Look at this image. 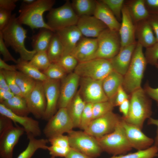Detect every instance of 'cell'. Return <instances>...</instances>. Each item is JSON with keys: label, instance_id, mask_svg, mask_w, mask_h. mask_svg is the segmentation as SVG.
<instances>
[{"label": "cell", "instance_id": "9", "mask_svg": "<svg viewBox=\"0 0 158 158\" xmlns=\"http://www.w3.org/2000/svg\"><path fill=\"white\" fill-rule=\"evenodd\" d=\"M97 39L98 47L95 59L110 60L119 52L121 42L119 32L107 28Z\"/></svg>", "mask_w": 158, "mask_h": 158}, {"label": "cell", "instance_id": "22", "mask_svg": "<svg viewBox=\"0 0 158 158\" xmlns=\"http://www.w3.org/2000/svg\"><path fill=\"white\" fill-rule=\"evenodd\" d=\"M57 34L63 47V55L71 54L83 35L76 25L57 30Z\"/></svg>", "mask_w": 158, "mask_h": 158}, {"label": "cell", "instance_id": "27", "mask_svg": "<svg viewBox=\"0 0 158 158\" xmlns=\"http://www.w3.org/2000/svg\"><path fill=\"white\" fill-rule=\"evenodd\" d=\"M86 104L78 91L66 108L68 114L73 123L74 128H79L81 115Z\"/></svg>", "mask_w": 158, "mask_h": 158}, {"label": "cell", "instance_id": "1", "mask_svg": "<svg viewBox=\"0 0 158 158\" xmlns=\"http://www.w3.org/2000/svg\"><path fill=\"white\" fill-rule=\"evenodd\" d=\"M27 32L18 21L15 13L12 15L7 26L0 31L7 47H11L19 54L21 59L29 61L36 52L33 50H29L25 47Z\"/></svg>", "mask_w": 158, "mask_h": 158}, {"label": "cell", "instance_id": "56", "mask_svg": "<svg viewBox=\"0 0 158 158\" xmlns=\"http://www.w3.org/2000/svg\"><path fill=\"white\" fill-rule=\"evenodd\" d=\"M65 158H93L80 152L71 148V150Z\"/></svg>", "mask_w": 158, "mask_h": 158}, {"label": "cell", "instance_id": "34", "mask_svg": "<svg viewBox=\"0 0 158 158\" xmlns=\"http://www.w3.org/2000/svg\"><path fill=\"white\" fill-rule=\"evenodd\" d=\"M63 47L57 34L55 32L47 51L51 63H56L63 55Z\"/></svg>", "mask_w": 158, "mask_h": 158}, {"label": "cell", "instance_id": "53", "mask_svg": "<svg viewBox=\"0 0 158 158\" xmlns=\"http://www.w3.org/2000/svg\"><path fill=\"white\" fill-rule=\"evenodd\" d=\"M145 2L150 14H158V0H145Z\"/></svg>", "mask_w": 158, "mask_h": 158}, {"label": "cell", "instance_id": "7", "mask_svg": "<svg viewBox=\"0 0 158 158\" xmlns=\"http://www.w3.org/2000/svg\"><path fill=\"white\" fill-rule=\"evenodd\" d=\"M71 147L93 158L103 152L97 139L84 131L72 130L68 133Z\"/></svg>", "mask_w": 158, "mask_h": 158}, {"label": "cell", "instance_id": "28", "mask_svg": "<svg viewBox=\"0 0 158 158\" xmlns=\"http://www.w3.org/2000/svg\"><path fill=\"white\" fill-rule=\"evenodd\" d=\"M126 5L134 23L147 20L150 13L146 6L145 0H135L128 1Z\"/></svg>", "mask_w": 158, "mask_h": 158}, {"label": "cell", "instance_id": "12", "mask_svg": "<svg viewBox=\"0 0 158 158\" xmlns=\"http://www.w3.org/2000/svg\"><path fill=\"white\" fill-rule=\"evenodd\" d=\"M121 118L118 115L110 111L93 119L84 131L96 138H99L113 131Z\"/></svg>", "mask_w": 158, "mask_h": 158}, {"label": "cell", "instance_id": "60", "mask_svg": "<svg viewBox=\"0 0 158 158\" xmlns=\"http://www.w3.org/2000/svg\"><path fill=\"white\" fill-rule=\"evenodd\" d=\"M0 89L11 91L4 76L1 70H0Z\"/></svg>", "mask_w": 158, "mask_h": 158}, {"label": "cell", "instance_id": "37", "mask_svg": "<svg viewBox=\"0 0 158 158\" xmlns=\"http://www.w3.org/2000/svg\"><path fill=\"white\" fill-rule=\"evenodd\" d=\"M29 61L30 64L43 72L45 70L51 63L47 51L36 52Z\"/></svg>", "mask_w": 158, "mask_h": 158}, {"label": "cell", "instance_id": "62", "mask_svg": "<svg viewBox=\"0 0 158 158\" xmlns=\"http://www.w3.org/2000/svg\"><path fill=\"white\" fill-rule=\"evenodd\" d=\"M55 158V157L54 156H51V157L50 158Z\"/></svg>", "mask_w": 158, "mask_h": 158}, {"label": "cell", "instance_id": "19", "mask_svg": "<svg viewBox=\"0 0 158 158\" xmlns=\"http://www.w3.org/2000/svg\"><path fill=\"white\" fill-rule=\"evenodd\" d=\"M0 114L10 118L15 123L20 124L24 129L27 136L32 135L34 137L39 136L42 134L39 122L31 117L17 115L0 104Z\"/></svg>", "mask_w": 158, "mask_h": 158}, {"label": "cell", "instance_id": "38", "mask_svg": "<svg viewBox=\"0 0 158 158\" xmlns=\"http://www.w3.org/2000/svg\"><path fill=\"white\" fill-rule=\"evenodd\" d=\"M42 72L48 79L54 80H61L67 74L57 63H51L49 67Z\"/></svg>", "mask_w": 158, "mask_h": 158}, {"label": "cell", "instance_id": "35", "mask_svg": "<svg viewBox=\"0 0 158 158\" xmlns=\"http://www.w3.org/2000/svg\"><path fill=\"white\" fill-rule=\"evenodd\" d=\"M16 83L25 98H26L34 88L36 80L19 71H16Z\"/></svg>", "mask_w": 158, "mask_h": 158}, {"label": "cell", "instance_id": "47", "mask_svg": "<svg viewBox=\"0 0 158 158\" xmlns=\"http://www.w3.org/2000/svg\"><path fill=\"white\" fill-rule=\"evenodd\" d=\"M2 35L0 32V52L3 57V60L5 61H11L16 63H17L16 60L11 54L7 48Z\"/></svg>", "mask_w": 158, "mask_h": 158}, {"label": "cell", "instance_id": "55", "mask_svg": "<svg viewBox=\"0 0 158 158\" xmlns=\"http://www.w3.org/2000/svg\"><path fill=\"white\" fill-rule=\"evenodd\" d=\"M119 107V111L123 115L122 117L124 118H126L128 116L129 109V99L125 100Z\"/></svg>", "mask_w": 158, "mask_h": 158}, {"label": "cell", "instance_id": "21", "mask_svg": "<svg viewBox=\"0 0 158 158\" xmlns=\"http://www.w3.org/2000/svg\"><path fill=\"white\" fill-rule=\"evenodd\" d=\"M97 38L83 37L71 54L82 62L95 59L97 49Z\"/></svg>", "mask_w": 158, "mask_h": 158}, {"label": "cell", "instance_id": "17", "mask_svg": "<svg viewBox=\"0 0 158 158\" xmlns=\"http://www.w3.org/2000/svg\"><path fill=\"white\" fill-rule=\"evenodd\" d=\"M61 83L60 80L50 79L43 82L47 102L43 119L49 120L56 112L60 96Z\"/></svg>", "mask_w": 158, "mask_h": 158}, {"label": "cell", "instance_id": "52", "mask_svg": "<svg viewBox=\"0 0 158 158\" xmlns=\"http://www.w3.org/2000/svg\"><path fill=\"white\" fill-rule=\"evenodd\" d=\"M18 0H0V9L11 12L16 8Z\"/></svg>", "mask_w": 158, "mask_h": 158}, {"label": "cell", "instance_id": "40", "mask_svg": "<svg viewBox=\"0 0 158 158\" xmlns=\"http://www.w3.org/2000/svg\"><path fill=\"white\" fill-rule=\"evenodd\" d=\"M56 63L68 74L74 71L78 62L73 55L68 54L63 55Z\"/></svg>", "mask_w": 158, "mask_h": 158}, {"label": "cell", "instance_id": "42", "mask_svg": "<svg viewBox=\"0 0 158 158\" xmlns=\"http://www.w3.org/2000/svg\"><path fill=\"white\" fill-rule=\"evenodd\" d=\"M109 8L118 21H121L123 0H101Z\"/></svg>", "mask_w": 158, "mask_h": 158}, {"label": "cell", "instance_id": "10", "mask_svg": "<svg viewBox=\"0 0 158 158\" xmlns=\"http://www.w3.org/2000/svg\"><path fill=\"white\" fill-rule=\"evenodd\" d=\"M43 132L48 139L54 136L67 133L74 128L66 108H60L48 121Z\"/></svg>", "mask_w": 158, "mask_h": 158}, {"label": "cell", "instance_id": "59", "mask_svg": "<svg viewBox=\"0 0 158 158\" xmlns=\"http://www.w3.org/2000/svg\"><path fill=\"white\" fill-rule=\"evenodd\" d=\"M147 124L150 125H154L157 127L156 134L154 140V145L158 146V119H155L151 117L148 120Z\"/></svg>", "mask_w": 158, "mask_h": 158}, {"label": "cell", "instance_id": "2", "mask_svg": "<svg viewBox=\"0 0 158 158\" xmlns=\"http://www.w3.org/2000/svg\"><path fill=\"white\" fill-rule=\"evenodd\" d=\"M55 2L54 0H36L30 5L23 4L17 20L22 25H27L32 30L47 29L54 32L44 21L43 15L45 12L53 8Z\"/></svg>", "mask_w": 158, "mask_h": 158}, {"label": "cell", "instance_id": "33", "mask_svg": "<svg viewBox=\"0 0 158 158\" xmlns=\"http://www.w3.org/2000/svg\"><path fill=\"white\" fill-rule=\"evenodd\" d=\"M72 6L79 17L93 16L95 12L97 1L94 0H73Z\"/></svg>", "mask_w": 158, "mask_h": 158}, {"label": "cell", "instance_id": "57", "mask_svg": "<svg viewBox=\"0 0 158 158\" xmlns=\"http://www.w3.org/2000/svg\"><path fill=\"white\" fill-rule=\"evenodd\" d=\"M14 95V94L11 91L0 89V103L11 99Z\"/></svg>", "mask_w": 158, "mask_h": 158}, {"label": "cell", "instance_id": "23", "mask_svg": "<svg viewBox=\"0 0 158 158\" xmlns=\"http://www.w3.org/2000/svg\"><path fill=\"white\" fill-rule=\"evenodd\" d=\"M136 43L121 47L118 53L110 60L114 70L124 76L130 63Z\"/></svg>", "mask_w": 158, "mask_h": 158}, {"label": "cell", "instance_id": "61", "mask_svg": "<svg viewBox=\"0 0 158 158\" xmlns=\"http://www.w3.org/2000/svg\"><path fill=\"white\" fill-rule=\"evenodd\" d=\"M35 0H23V4L26 5H30L33 3Z\"/></svg>", "mask_w": 158, "mask_h": 158}, {"label": "cell", "instance_id": "15", "mask_svg": "<svg viewBox=\"0 0 158 158\" xmlns=\"http://www.w3.org/2000/svg\"><path fill=\"white\" fill-rule=\"evenodd\" d=\"M121 124L131 147L138 150H144L152 146L154 140L145 135L138 127L128 123L122 118Z\"/></svg>", "mask_w": 158, "mask_h": 158}, {"label": "cell", "instance_id": "54", "mask_svg": "<svg viewBox=\"0 0 158 158\" xmlns=\"http://www.w3.org/2000/svg\"><path fill=\"white\" fill-rule=\"evenodd\" d=\"M12 121L8 117L1 115L0 116V134L13 125Z\"/></svg>", "mask_w": 158, "mask_h": 158}, {"label": "cell", "instance_id": "29", "mask_svg": "<svg viewBox=\"0 0 158 158\" xmlns=\"http://www.w3.org/2000/svg\"><path fill=\"white\" fill-rule=\"evenodd\" d=\"M0 103L14 114L27 116L30 113L25 98L15 95L11 99Z\"/></svg>", "mask_w": 158, "mask_h": 158}, {"label": "cell", "instance_id": "44", "mask_svg": "<svg viewBox=\"0 0 158 158\" xmlns=\"http://www.w3.org/2000/svg\"><path fill=\"white\" fill-rule=\"evenodd\" d=\"M145 55L147 63L154 66L158 62V42L146 49Z\"/></svg>", "mask_w": 158, "mask_h": 158}, {"label": "cell", "instance_id": "8", "mask_svg": "<svg viewBox=\"0 0 158 158\" xmlns=\"http://www.w3.org/2000/svg\"><path fill=\"white\" fill-rule=\"evenodd\" d=\"M113 70L110 60L95 58L78 63L74 72L80 77L102 80Z\"/></svg>", "mask_w": 158, "mask_h": 158}, {"label": "cell", "instance_id": "46", "mask_svg": "<svg viewBox=\"0 0 158 158\" xmlns=\"http://www.w3.org/2000/svg\"><path fill=\"white\" fill-rule=\"evenodd\" d=\"M71 148H65L51 145L48 146L47 150L51 156L65 157L69 153Z\"/></svg>", "mask_w": 158, "mask_h": 158}, {"label": "cell", "instance_id": "20", "mask_svg": "<svg viewBox=\"0 0 158 158\" xmlns=\"http://www.w3.org/2000/svg\"><path fill=\"white\" fill-rule=\"evenodd\" d=\"M76 26L84 37L97 38L108 28L102 21L94 16L79 17Z\"/></svg>", "mask_w": 158, "mask_h": 158}, {"label": "cell", "instance_id": "24", "mask_svg": "<svg viewBox=\"0 0 158 158\" xmlns=\"http://www.w3.org/2000/svg\"><path fill=\"white\" fill-rule=\"evenodd\" d=\"M135 25L137 42L143 47H150L157 42L154 31L147 20L139 22Z\"/></svg>", "mask_w": 158, "mask_h": 158}, {"label": "cell", "instance_id": "49", "mask_svg": "<svg viewBox=\"0 0 158 158\" xmlns=\"http://www.w3.org/2000/svg\"><path fill=\"white\" fill-rule=\"evenodd\" d=\"M154 66L158 69V62ZM143 89L148 96L155 101L158 107V87L153 88L147 83L145 84Z\"/></svg>", "mask_w": 158, "mask_h": 158}, {"label": "cell", "instance_id": "51", "mask_svg": "<svg viewBox=\"0 0 158 158\" xmlns=\"http://www.w3.org/2000/svg\"><path fill=\"white\" fill-rule=\"evenodd\" d=\"M151 26L158 42V14H150L147 19Z\"/></svg>", "mask_w": 158, "mask_h": 158}, {"label": "cell", "instance_id": "32", "mask_svg": "<svg viewBox=\"0 0 158 158\" xmlns=\"http://www.w3.org/2000/svg\"><path fill=\"white\" fill-rule=\"evenodd\" d=\"M27 138L29 140L27 146L17 158H31L38 150H47V144L49 142L48 139H37L32 135L27 136Z\"/></svg>", "mask_w": 158, "mask_h": 158}, {"label": "cell", "instance_id": "18", "mask_svg": "<svg viewBox=\"0 0 158 158\" xmlns=\"http://www.w3.org/2000/svg\"><path fill=\"white\" fill-rule=\"evenodd\" d=\"M121 16V23L119 31L121 48L137 42L135 41V25L126 4H124Z\"/></svg>", "mask_w": 158, "mask_h": 158}, {"label": "cell", "instance_id": "39", "mask_svg": "<svg viewBox=\"0 0 158 158\" xmlns=\"http://www.w3.org/2000/svg\"><path fill=\"white\" fill-rule=\"evenodd\" d=\"M114 107L113 103L109 100L93 104V120L112 111Z\"/></svg>", "mask_w": 158, "mask_h": 158}, {"label": "cell", "instance_id": "45", "mask_svg": "<svg viewBox=\"0 0 158 158\" xmlns=\"http://www.w3.org/2000/svg\"><path fill=\"white\" fill-rule=\"evenodd\" d=\"M51 145L65 148H71L68 135H58L48 139Z\"/></svg>", "mask_w": 158, "mask_h": 158}, {"label": "cell", "instance_id": "13", "mask_svg": "<svg viewBox=\"0 0 158 158\" xmlns=\"http://www.w3.org/2000/svg\"><path fill=\"white\" fill-rule=\"evenodd\" d=\"M30 113L37 118H43L47 102L43 82L37 81L35 85L25 98Z\"/></svg>", "mask_w": 158, "mask_h": 158}, {"label": "cell", "instance_id": "14", "mask_svg": "<svg viewBox=\"0 0 158 158\" xmlns=\"http://www.w3.org/2000/svg\"><path fill=\"white\" fill-rule=\"evenodd\" d=\"M24 132L22 127L13 125L0 134L1 158H12L14 148Z\"/></svg>", "mask_w": 158, "mask_h": 158}, {"label": "cell", "instance_id": "41", "mask_svg": "<svg viewBox=\"0 0 158 158\" xmlns=\"http://www.w3.org/2000/svg\"><path fill=\"white\" fill-rule=\"evenodd\" d=\"M6 79L10 90L15 95L24 97L16 81V71L1 70Z\"/></svg>", "mask_w": 158, "mask_h": 158}, {"label": "cell", "instance_id": "11", "mask_svg": "<svg viewBox=\"0 0 158 158\" xmlns=\"http://www.w3.org/2000/svg\"><path fill=\"white\" fill-rule=\"evenodd\" d=\"M79 94L86 103L94 104L109 99L103 90L102 80L80 77Z\"/></svg>", "mask_w": 158, "mask_h": 158}, {"label": "cell", "instance_id": "31", "mask_svg": "<svg viewBox=\"0 0 158 158\" xmlns=\"http://www.w3.org/2000/svg\"><path fill=\"white\" fill-rule=\"evenodd\" d=\"M19 71L36 81L44 82L48 79L44 74L30 64L29 61L19 58L16 65Z\"/></svg>", "mask_w": 158, "mask_h": 158}, {"label": "cell", "instance_id": "48", "mask_svg": "<svg viewBox=\"0 0 158 158\" xmlns=\"http://www.w3.org/2000/svg\"><path fill=\"white\" fill-rule=\"evenodd\" d=\"M130 95L128 94L122 86L119 87L113 101L114 107L119 106L125 100L129 99Z\"/></svg>", "mask_w": 158, "mask_h": 158}, {"label": "cell", "instance_id": "26", "mask_svg": "<svg viewBox=\"0 0 158 158\" xmlns=\"http://www.w3.org/2000/svg\"><path fill=\"white\" fill-rule=\"evenodd\" d=\"M123 81V76L114 70L102 80L104 91L109 100L113 103L118 90L122 85Z\"/></svg>", "mask_w": 158, "mask_h": 158}, {"label": "cell", "instance_id": "4", "mask_svg": "<svg viewBox=\"0 0 158 158\" xmlns=\"http://www.w3.org/2000/svg\"><path fill=\"white\" fill-rule=\"evenodd\" d=\"M147 63L143 52V47L137 42L128 69L123 76L122 86L128 95L141 87Z\"/></svg>", "mask_w": 158, "mask_h": 158}, {"label": "cell", "instance_id": "58", "mask_svg": "<svg viewBox=\"0 0 158 158\" xmlns=\"http://www.w3.org/2000/svg\"><path fill=\"white\" fill-rule=\"evenodd\" d=\"M16 65H9L3 59L0 58V70L11 71H17Z\"/></svg>", "mask_w": 158, "mask_h": 158}, {"label": "cell", "instance_id": "43", "mask_svg": "<svg viewBox=\"0 0 158 158\" xmlns=\"http://www.w3.org/2000/svg\"><path fill=\"white\" fill-rule=\"evenodd\" d=\"M93 104L86 103L82 113L79 128L85 130L93 120Z\"/></svg>", "mask_w": 158, "mask_h": 158}, {"label": "cell", "instance_id": "5", "mask_svg": "<svg viewBox=\"0 0 158 158\" xmlns=\"http://www.w3.org/2000/svg\"><path fill=\"white\" fill-rule=\"evenodd\" d=\"M121 120L112 132L97 138L103 151L113 156L126 154L133 148L121 124Z\"/></svg>", "mask_w": 158, "mask_h": 158}, {"label": "cell", "instance_id": "50", "mask_svg": "<svg viewBox=\"0 0 158 158\" xmlns=\"http://www.w3.org/2000/svg\"><path fill=\"white\" fill-rule=\"evenodd\" d=\"M11 12L0 9V31L8 25L11 18Z\"/></svg>", "mask_w": 158, "mask_h": 158}, {"label": "cell", "instance_id": "30", "mask_svg": "<svg viewBox=\"0 0 158 158\" xmlns=\"http://www.w3.org/2000/svg\"><path fill=\"white\" fill-rule=\"evenodd\" d=\"M54 32L47 29H41L33 37V50L36 52L47 51Z\"/></svg>", "mask_w": 158, "mask_h": 158}, {"label": "cell", "instance_id": "36", "mask_svg": "<svg viewBox=\"0 0 158 158\" xmlns=\"http://www.w3.org/2000/svg\"><path fill=\"white\" fill-rule=\"evenodd\" d=\"M158 156V146H152L146 149L128 154L113 156L109 158H154Z\"/></svg>", "mask_w": 158, "mask_h": 158}, {"label": "cell", "instance_id": "25", "mask_svg": "<svg viewBox=\"0 0 158 158\" xmlns=\"http://www.w3.org/2000/svg\"><path fill=\"white\" fill-rule=\"evenodd\" d=\"M103 23L110 30L119 32L121 23L108 7L101 0L97 1L93 15Z\"/></svg>", "mask_w": 158, "mask_h": 158}, {"label": "cell", "instance_id": "3", "mask_svg": "<svg viewBox=\"0 0 158 158\" xmlns=\"http://www.w3.org/2000/svg\"><path fill=\"white\" fill-rule=\"evenodd\" d=\"M129 101L128 116L125 118H122L127 123L142 130L144 122L152 114L151 99L141 87L130 95Z\"/></svg>", "mask_w": 158, "mask_h": 158}, {"label": "cell", "instance_id": "16", "mask_svg": "<svg viewBox=\"0 0 158 158\" xmlns=\"http://www.w3.org/2000/svg\"><path fill=\"white\" fill-rule=\"evenodd\" d=\"M80 77L75 72L68 73L61 80L57 107L66 108L76 94Z\"/></svg>", "mask_w": 158, "mask_h": 158}, {"label": "cell", "instance_id": "6", "mask_svg": "<svg viewBox=\"0 0 158 158\" xmlns=\"http://www.w3.org/2000/svg\"><path fill=\"white\" fill-rule=\"evenodd\" d=\"M79 17L74 11L71 3L67 0L62 6L52 8L47 16V24L54 32L76 25Z\"/></svg>", "mask_w": 158, "mask_h": 158}]
</instances>
